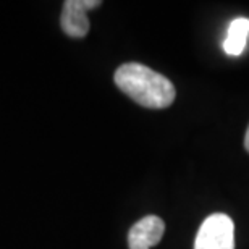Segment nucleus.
Wrapping results in <instances>:
<instances>
[{
    "label": "nucleus",
    "mask_w": 249,
    "mask_h": 249,
    "mask_svg": "<svg viewBox=\"0 0 249 249\" xmlns=\"http://www.w3.org/2000/svg\"><path fill=\"white\" fill-rule=\"evenodd\" d=\"M165 223L160 217L147 215L141 218L131 227L128 233V246L129 249H151L160 243Z\"/></svg>",
    "instance_id": "nucleus-4"
},
{
    "label": "nucleus",
    "mask_w": 249,
    "mask_h": 249,
    "mask_svg": "<svg viewBox=\"0 0 249 249\" xmlns=\"http://www.w3.org/2000/svg\"><path fill=\"white\" fill-rule=\"evenodd\" d=\"M245 147H246V151L249 152V126L246 129V136H245Z\"/></svg>",
    "instance_id": "nucleus-6"
},
{
    "label": "nucleus",
    "mask_w": 249,
    "mask_h": 249,
    "mask_svg": "<svg viewBox=\"0 0 249 249\" xmlns=\"http://www.w3.org/2000/svg\"><path fill=\"white\" fill-rule=\"evenodd\" d=\"M249 37V18H235L228 26L227 37L223 41V51L228 55L238 57L245 52Z\"/></svg>",
    "instance_id": "nucleus-5"
},
{
    "label": "nucleus",
    "mask_w": 249,
    "mask_h": 249,
    "mask_svg": "<svg viewBox=\"0 0 249 249\" xmlns=\"http://www.w3.org/2000/svg\"><path fill=\"white\" fill-rule=\"evenodd\" d=\"M99 0H67L63 3L60 24L65 34L70 37H84L89 33L88 12L97 8Z\"/></svg>",
    "instance_id": "nucleus-3"
},
{
    "label": "nucleus",
    "mask_w": 249,
    "mask_h": 249,
    "mask_svg": "<svg viewBox=\"0 0 249 249\" xmlns=\"http://www.w3.org/2000/svg\"><path fill=\"white\" fill-rule=\"evenodd\" d=\"M194 249H235V223L227 213H212L194 240Z\"/></svg>",
    "instance_id": "nucleus-2"
},
{
    "label": "nucleus",
    "mask_w": 249,
    "mask_h": 249,
    "mask_svg": "<svg viewBox=\"0 0 249 249\" xmlns=\"http://www.w3.org/2000/svg\"><path fill=\"white\" fill-rule=\"evenodd\" d=\"M115 84L122 92L146 108H167L175 101V86L163 74L141 63H124L115 71Z\"/></svg>",
    "instance_id": "nucleus-1"
}]
</instances>
